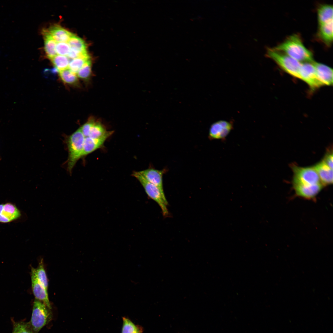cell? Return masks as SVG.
I'll return each mask as SVG.
<instances>
[{"instance_id": "30", "label": "cell", "mask_w": 333, "mask_h": 333, "mask_svg": "<svg viewBox=\"0 0 333 333\" xmlns=\"http://www.w3.org/2000/svg\"><path fill=\"white\" fill-rule=\"evenodd\" d=\"M95 118L91 117L88 120L80 127L81 131L84 137H88L92 125Z\"/></svg>"}, {"instance_id": "31", "label": "cell", "mask_w": 333, "mask_h": 333, "mask_svg": "<svg viewBox=\"0 0 333 333\" xmlns=\"http://www.w3.org/2000/svg\"><path fill=\"white\" fill-rule=\"evenodd\" d=\"M323 162L331 169H333L332 152L327 153L325 156Z\"/></svg>"}, {"instance_id": "2", "label": "cell", "mask_w": 333, "mask_h": 333, "mask_svg": "<svg viewBox=\"0 0 333 333\" xmlns=\"http://www.w3.org/2000/svg\"><path fill=\"white\" fill-rule=\"evenodd\" d=\"M266 55L284 71L293 76L300 78L299 71L301 63L273 47L267 48Z\"/></svg>"}, {"instance_id": "22", "label": "cell", "mask_w": 333, "mask_h": 333, "mask_svg": "<svg viewBox=\"0 0 333 333\" xmlns=\"http://www.w3.org/2000/svg\"><path fill=\"white\" fill-rule=\"evenodd\" d=\"M70 49L80 52H87L86 44L81 38L73 35L68 42Z\"/></svg>"}, {"instance_id": "19", "label": "cell", "mask_w": 333, "mask_h": 333, "mask_svg": "<svg viewBox=\"0 0 333 333\" xmlns=\"http://www.w3.org/2000/svg\"><path fill=\"white\" fill-rule=\"evenodd\" d=\"M112 131H107L104 125L98 121L94 120L91 128L88 137L93 138H102L107 134H112Z\"/></svg>"}, {"instance_id": "29", "label": "cell", "mask_w": 333, "mask_h": 333, "mask_svg": "<svg viewBox=\"0 0 333 333\" xmlns=\"http://www.w3.org/2000/svg\"><path fill=\"white\" fill-rule=\"evenodd\" d=\"M56 50L57 54L66 56L69 54L70 47L68 43L58 42L56 45Z\"/></svg>"}, {"instance_id": "23", "label": "cell", "mask_w": 333, "mask_h": 333, "mask_svg": "<svg viewBox=\"0 0 333 333\" xmlns=\"http://www.w3.org/2000/svg\"><path fill=\"white\" fill-rule=\"evenodd\" d=\"M59 75L62 80L65 84L75 85L78 82L76 74L72 72L68 68L59 71Z\"/></svg>"}, {"instance_id": "6", "label": "cell", "mask_w": 333, "mask_h": 333, "mask_svg": "<svg viewBox=\"0 0 333 333\" xmlns=\"http://www.w3.org/2000/svg\"><path fill=\"white\" fill-rule=\"evenodd\" d=\"M292 170L294 185L321 183L319 176L314 167L303 168L294 166Z\"/></svg>"}, {"instance_id": "12", "label": "cell", "mask_w": 333, "mask_h": 333, "mask_svg": "<svg viewBox=\"0 0 333 333\" xmlns=\"http://www.w3.org/2000/svg\"><path fill=\"white\" fill-rule=\"evenodd\" d=\"M166 171V169L159 170L149 168L139 172L147 181L157 187L162 193L165 194L163 189L162 176Z\"/></svg>"}, {"instance_id": "5", "label": "cell", "mask_w": 333, "mask_h": 333, "mask_svg": "<svg viewBox=\"0 0 333 333\" xmlns=\"http://www.w3.org/2000/svg\"><path fill=\"white\" fill-rule=\"evenodd\" d=\"M132 175L140 182L148 196L154 201L160 208L164 216H167V201L165 194L162 193L156 186L147 181L139 171L133 172Z\"/></svg>"}, {"instance_id": "14", "label": "cell", "mask_w": 333, "mask_h": 333, "mask_svg": "<svg viewBox=\"0 0 333 333\" xmlns=\"http://www.w3.org/2000/svg\"><path fill=\"white\" fill-rule=\"evenodd\" d=\"M318 26L317 39L326 46L330 47L333 41V21Z\"/></svg>"}, {"instance_id": "26", "label": "cell", "mask_w": 333, "mask_h": 333, "mask_svg": "<svg viewBox=\"0 0 333 333\" xmlns=\"http://www.w3.org/2000/svg\"><path fill=\"white\" fill-rule=\"evenodd\" d=\"M35 271L39 281L47 290L48 280L44 268L43 259L41 260L38 267L36 269L35 268Z\"/></svg>"}, {"instance_id": "21", "label": "cell", "mask_w": 333, "mask_h": 333, "mask_svg": "<svg viewBox=\"0 0 333 333\" xmlns=\"http://www.w3.org/2000/svg\"><path fill=\"white\" fill-rule=\"evenodd\" d=\"M121 333H142L143 327L135 324L129 318L123 317Z\"/></svg>"}, {"instance_id": "20", "label": "cell", "mask_w": 333, "mask_h": 333, "mask_svg": "<svg viewBox=\"0 0 333 333\" xmlns=\"http://www.w3.org/2000/svg\"><path fill=\"white\" fill-rule=\"evenodd\" d=\"M44 40V50L47 56L50 59L56 55V48L57 42L46 32L43 31Z\"/></svg>"}, {"instance_id": "11", "label": "cell", "mask_w": 333, "mask_h": 333, "mask_svg": "<svg viewBox=\"0 0 333 333\" xmlns=\"http://www.w3.org/2000/svg\"><path fill=\"white\" fill-rule=\"evenodd\" d=\"M318 80L322 86L331 85L333 84V70L323 64L313 61Z\"/></svg>"}, {"instance_id": "18", "label": "cell", "mask_w": 333, "mask_h": 333, "mask_svg": "<svg viewBox=\"0 0 333 333\" xmlns=\"http://www.w3.org/2000/svg\"><path fill=\"white\" fill-rule=\"evenodd\" d=\"M318 26L333 21V6L328 4L319 5L317 9Z\"/></svg>"}, {"instance_id": "13", "label": "cell", "mask_w": 333, "mask_h": 333, "mask_svg": "<svg viewBox=\"0 0 333 333\" xmlns=\"http://www.w3.org/2000/svg\"><path fill=\"white\" fill-rule=\"evenodd\" d=\"M322 183L310 185H294L296 193L298 196L306 199L315 197L323 188Z\"/></svg>"}, {"instance_id": "7", "label": "cell", "mask_w": 333, "mask_h": 333, "mask_svg": "<svg viewBox=\"0 0 333 333\" xmlns=\"http://www.w3.org/2000/svg\"><path fill=\"white\" fill-rule=\"evenodd\" d=\"M312 62L302 63L299 71V79L306 82L311 89H314L322 85L317 79L315 69Z\"/></svg>"}, {"instance_id": "28", "label": "cell", "mask_w": 333, "mask_h": 333, "mask_svg": "<svg viewBox=\"0 0 333 333\" xmlns=\"http://www.w3.org/2000/svg\"><path fill=\"white\" fill-rule=\"evenodd\" d=\"M90 58H77L72 59L69 62L68 69L72 72L77 74L84 64Z\"/></svg>"}, {"instance_id": "4", "label": "cell", "mask_w": 333, "mask_h": 333, "mask_svg": "<svg viewBox=\"0 0 333 333\" xmlns=\"http://www.w3.org/2000/svg\"><path fill=\"white\" fill-rule=\"evenodd\" d=\"M51 310L43 302L35 299L29 322L34 333H38L51 320L52 315Z\"/></svg>"}, {"instance_id": "1", "label": "cell", "mask_w": 333, "mask_h": 333, "mask_svg": "<svg viewBox=\"0 0 333 333\" xmlns=\"http://www.w3.org/2000/svg\"><path fill=\"white\" fill-rule=\"evenodd\" d=\"M273 48L301 63L314 61L312 52L305 47L298 34H294L288 36Z\"/></svg>"}, {"instance_id": "25", "label": "cell", "mask_w": 333, "mask_h": 333, "mask_svg": "<svg viewBox=\"0 0 333 333\" xmlns=\"http://www.w3.org/2000/svg\"><path fill=\"white\" fill-rule=\"evenodd\" d=\"M12 322V333H34L29 322Z\"/></svg>"}, {"instance_id": "8", "label": "cell", "mask_w": 333, "mask_h": 333, "mask_svg": "<svg viewBox=\"0 0 333 333\" xmlns=\"http://www.w3.org/2000/svg\"><path fill=\"white\" fill-rule=\"evenodd\" d=\"M31 281L32 291L35 299L42 302L51 309L47 290L38 280L35 272V268L33 267L31 269Z\"/></svg>"}, {"instance_id": "15", "label": "cell", "mask_w": 333, "mask_h": 333, "mask_svg": "<svg viewBox=\"0 0 333 333\" xmlns=\"http://www.w3.org/2000/svg\"><path fill=\"white\" fill-rule=\"evenodd\" d=\"M46 32L57 42H67L74 35L60 26L55 25L50 27Z\"/></svg>"}, {"instance_id": "10", "label": "cell", "mask_w": 333, "mask_h": 333, "mask_svg": "<svg viewBox=\"0 0 333 333\" xmlns=\"http://www.w3.org/2000/svg\"><path fill=\"white\" fill-rule=\"evenodd\" d=\"M20 211L14 204L11 203L0 204V223H8L19 219Z\"/></svg>"}, {"instance_id": "32", "label": "cell", "mask_w": 333, "mask_h": 333, "mask_svg": "<svg viewBox=\"0 0 333 333\" xmlns=\"http://www.w3.org/2000/svg\"></svg>"}, {"instance_id": "9", "label": "cell", "mask_w": 333, "mask_h": 333, "mask_svg": "<svg viewBox=\"0 0 333 333\" xmlns=\"http://www.w3.org/2000/svg\"><path fill=\"white\" fill-rule=\"evenodd\" d=\"M232 123L223 120L217 121L211 125L209 133L211 139H223L225 138L232 128Z\"/></svg>"}, {"instance_id": "27", "label": "cell", "mask_w": 333, "mask_h": 333, "mask_svg": "<svg viewBox=\"0 0 333 333\" xmlns=\"http://www.w3.org/2000/svg\"><path fill=\"white\" fill-rule=\"evenodd\" d=\"M91 61L90 59L83 66L76 74L77 77L84 80H88L90 78L92 72Z\"/></svg>"}, {"instance_id": "24", "label": "cell", "mask_w": 333, "mask_h": 333, "mask_svg": "<svg viewBox=\"0 0 333 333\" xmlns=\"http://www.w3.org/2000/svg\"><path fill=\"white\" fill-rule=\"evenodd\" d=\"M51 60L59 72L68 68L70 62L68 57L58 55Z\"/></svg>"}, {"instance_id": "16", "label": "cell", "mask_w": 333, "mask_h": 333, "mask_svg": "<svg viewBox=\"0 0 333 333\" xmlns=\"http://www.w3.org/2000/svg\"><path fill=\"white\" fill-rule=\"evenodd\" d=\"M112 134H109L98 138H93L89 137L85 138L82 156L87 155L100 148L106 140Z\"/></svg>"}, {"instance_id": "3", "label": "cell", "mask_w": 333, "mask_h": 333, "mask_svg": "<svg viewBox=\"0 0 333 333\" xmlns=\"http://www.w3.org/2000/svg\"><path fill=\"white\" fill-rule=\"evenodd\" d=\"M84 138L80 128L67 138V143L69 154L68 169L70 173L78 160L82 156Z\"/></svg>"}, {"instance_id": "17", "label": "cell", "mask_w": 333, "mask_h": 333, "mask_svg": "<svg viewBox=\"0 0 333 333\" xmlns=\"http://www.w3.org/2000/svg\"><path fill=\"white\" fill-rule=\"evenodd\" d=\"M314 167L317 171L323 185H328L333 183V169H331L323 161Z\"/></svg>"}]
</instances>
